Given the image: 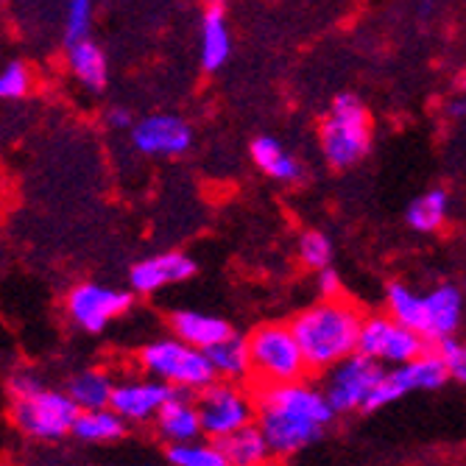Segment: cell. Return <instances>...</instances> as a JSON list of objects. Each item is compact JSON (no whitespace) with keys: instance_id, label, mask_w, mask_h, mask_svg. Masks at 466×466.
<instances>
[{"instance_id":"obj_25","label":"cell","mask_w":466,"mask_h":466,"mask_svg":"<svg viewBox=\"0 0 466 466\" xmlns=\"http://www.w3.org/2000/svg\"><path fill=\"white\" fill-rule=\"evenodd\" d=\"M67 394L73 397V402L81 410L90 408H109L112 405V394H115V380L101 371V369H87L76 374L67 383Z\"/></svg>"},{"instance_id":"obj_4","label":"cell","mask_w":466,"mask_h":466,"mask_svg":"<svg viewBox=\"0 0 466 466\" xmlns=\"http://www.w3.org/2000/svg\"><path fill=\"white\" fill-rule=\"evenodd\" d=\"M371 146V120L363 104L344 93L338 96L321 123V151L332 167H352Z\"/></svg>"},{"instance_id":"obj_21","label":"cell","mask_w":466,"mask_h":466,"mask_svg":"<svg viewBox=\"0 0 466 466\" xmlns=\"http://www.w3.org/2000/svg\"><path fill=\"white\" fill-rule=\"evenodd\" d=\"M209 363H213L216 374L224 380H243L251 374V355H248V338H240L235 332H229L224 341L213 344L209 350H204Z\"/></svg>"},{"instance_id":"obj_1","label":"cell","mask_w":466,"mask_h":466,"mask_svg":"<svg viewBox=\"0 0 466 466\" xmlns=\"http://www.w3.org/2000/svg\"><path fill=\"white\" fill-rule=\"evenodd\" d=\"M363 321L366 316L358 305L335 296V299H321L319 305L302 310L290 327L305 350L310 371H327L358 352Z\"/></svg>"},{"instance_id":"obj_14","label":"cell","mask_w":466,"mask_h":466,"mask_svg":"<svg viewBox=\"0 0 466 466\" xmlns=\"http://www.w3.org/2000/svg\"><path fill=\"white\" fill-rule=\"evenodd\" d=\"M196 274V263L182 251H165L157 254V258H148L137 266H132L129 271V282L132 290L146 296L154 293L165 285H174V282H185Z\"/></svg>"},{"instance_id":"obj_6","label":"cell","mask_w":466,"mask_h":466,"mask_svg":"<svg viewBox=\"0 0 466 466\" xmlns=\"http://www.w3.org/2000/svg\"><path fill=\"white\" fill-rule=\"evenodd\" d=\"M196 405L201 413V431L213 441L251 425L254 416H258L254 400L238 386H232V380H227V383H209L204 391L196 394Z\"/></svg>"},{"instance_id":"obj_30","label":"cell","mask_w":466,"mask_h":466,"mask_svg":"<svg viewBox=\"0 0 466 466\" xmlns=\"http://www.w3.org/2000/svg\"><path fill=\"white\" fill-rule=\"evenodd\" d=\"M90 25H93V0H70L65 17V42L90 36Z\"/></svg>"},{"instance_id":"obj_26","label":"cell","mask_w":466,"mask_h":466,"mask_svg":"<svg viewBox=\"0 0 466 466\" xmlns=\"http://www.w3.org/2000/svg\"><path fill=\"white\" fill-rule=\"evenodd\" d=\"M447 213H450V196H447V190L436 187V190H428L410 201L405 221L416 232H436L444 227Z\"/></svg>"},{"instance_id":"obj_32","label":"cell","mask_w":466,"mask_h":466,"mask_svg":"<svg viewBox=\"0 0 466 466\" xmlns=\"http://www.w3.org/2000/svg\"><path fill=\"white\" fill-rule=\"evenodd\" d=\"M316 288H319L321 299H335V296H341V279H338V274L329 266L316 274Z\"/></svg>"},{"instance_id":"obj_31","label":"cell","mask_w":466,"mask_h":466,"mask_svg":"<svg viewBox=\"0 0 466 466\" xmlns=\"http://www.w3.org/2000/svg\"><path fill=\"white\" fill-rule=\"evenodd\" d=\"M439 350L450 363L452 380H458L461 386H466V344H458L455 338H444V341H439Z\"/></svg>"},{"instance_id":"obj_2","label":"cell","mask_w":466,"mask_h":466,"mask_svg":"<svg viewBox=\"0 0 466 466\" xmlns=\"http://www.w3.org/2000/svg\"><path fill=\"white\" fill-rule=\"evenodd\" d=\"M140 369L157 380H165L167 386L185 391H204L209 383H216V369L209 363L207 352L182 341V338H159L140 350Z\"/></svg>"},{"instance_id":"obj_5","label":"cell","mask_w":466,"mask_h":466,"mask_svg":"<svg viewBox=\"0 0 466 466\" xmlns=\"http://www.w3.org/2000/svg\"><path fill=\"white\" fill-rule=\"evenodd\" d=\"M78 405L65 391L39 389L23 397H12V419L20 433L36 441H59L73 433V421L78 416Z\"/></svg>"},{"instance_id":"obj_28","label":"cell","mask_w":466,"mask_h":466,"mask_svg":"<svg viewBox=\"0 0 466 466\" xmlns=\"http://www.w3.org/2000/svg\"><path fill=\"white\" fill-rule=\"evenodd\" d=\"M299 258L308 268L321 271L332 263V243L324 232H305L299 238Z\"/></svg>"},{"instance_id":"obj_15","label":"cell","mask_w":466,"mask_h":466,"mask_svg":"<svg viewBox=\"0 0 466 466\" xmlns=\"http://www.w3.org/2000/svg\"><path fill=\"white\" fill-rule=\"evenodd\" d=\"M157 431L162 439H167L171 444L177 441H190L204 436L201 431V413L196 405V394L177 389L174 397L162 405V410L157 413Z\"/></svg>"},{"instance_id":"obj_34","label":"cell","mask_w":466,"mask_h":466,"mask_svg":"<svg viewBox=\"0 0 466 466\" xmlns=\"http://www.w3.org/2000/svg\"><path fill=\"white\" fill-rule=\"evenodd\" d=\"M447 109H450V115H452V117H466V93H463V96H458Z\"/></svg>"},{"instance_id":"obj_8","label":"cell","mask_w":466,"mask_h":466,"mask_svg":"<svg viewBox=\"0 0 466 466\" xmlns=\"http://www.w3.org/2000/svg\"><path fill=\"white\" fill-rule=\"evenodd\" d=\"M428 338L416 329L400 324L391 316H366L360 329L358 352L380 360V363H408L428 350Z\"/></svg>"},{"instance_id":"obj_13","label":"cell","mask_w":466,"mask_h":466,"mask_svg":"<svg viewBox=\"0 0 466 466\" xmlns=\"http://www.w3.org/2000/svg\"><path fill=\"white\" fill-rule=\"evenodd\" d=\"M174 386H167L165 380L146 377V380H120L115 383L112 408L126 421H151L162 410V405L174 397Z\"/></svg>"},{"instance_id":"obj_29","label":"cell","mask_w":466,"mask_h":466,"mask_svg":"<svg viewBox=\"0 0 466 466\" xmlns=\"http://www.w3.org/2000/svg\"><path fill=\"white\" fill-rule=\"evenodd\" d=\"M31 90V73L23 62H12L0 70V101L25 98Z\"/></svg>"},{"instance_id":"obj_22","label":"cell","mask_w":466,"mask_h":466,"mask_svg":"<svg viewBox=\"0 0 466 466\" xmlns=\"http://www.w3.org/2000/svg\"><path fill=\"white\" fill-rule=\"evenodd\" d=\"M126 433V419L109 405V408H90V410H78L73 421V436L81 441H115Z\"/></svg>"},{"instance_id":"obj_19","label":"cell","mask_w":466,"mask_h":466,"mask_svg":"<svg viewBox=\"0 0 466 466\" xmlns=\"http://www.w3.org/2000/svg\"><path fill=\"white\" fill-rule=\"evenodd\" d=\"M171 329L182 341L198 347V350H209L213 344L224 341V338L232 332V327L218 319V316H207V313H196V310H179L171 316Z\"/></svg>"},{"instance_id":"obj_3","label":"cell","mask_w":466,"mask_h":466,"mask_svg":"<svg viewBox=\"0 0 466 466\" xmlns=\"http://www.w3.org/2000/svg\"><path fill=\"white\" fill-rule=\"evenodd\" d=\"M251 374L263 383H293L310 371L305 350L290 324H263L248 335Z\"/></svg>"},{"instance_id":"obj_11","label":"cell","mask_w":466,"mask_h":466,"mask_svg":"<svg viewBox=\"0 0 466 466\" xmlns=\"http://www.w3.org/2000/svg\"><path fill=\"white\" fill-rule=\"evenodd\" d=\"M254 405H271V408L302 413V416L316 419L324 428L335 416V408L329 405L327 394L305 383V380H293V383H263L254 391Z\"/></svg>"},{"instance_id":"obj_33","label":"cell","mask_w":466,"mask_h":466,"mask_svg":"<svg viewBox=\"0 0 466 466\" xmlns=\"http://www.w3.org/2000/svg\"><path fill=\"white\" fill-rule=\"evenodd\" d=\"M106 123L112 126V129H132V112L123 109V106H115L106 112Z\"/></svg>"},{"instance_id":"obj_27","label":"cell","mask_w":466,"mask_h":466,"mask_svg":"<svg viewBox=\"0 0 466 466\" xmlns=\"http://www.w3.org/2000/svg\"><path fill=\"white\" fill-rule=\"evenodd\" d=\"M167 461L177 466H229L221 447L209 439H190V441H177L167 447Z\"/></svg>"},{"instance_id":"obj_17","label":"cell","mask_w":466,"mask_h":466,"mask_svg":"<svg viewBox=\"0 0 466 466\" xmlns=\"http://www.w3.org/2000/svg\"><path fill=\"white\" fill-rule=\"evenodd\" d=\"M232 51L224 0H209L201 17V65L204 70H218Z\"/></svg>"},{"instance_id":"obj_24","label":"cell","mask_w":466,"mask_h":466,"mask_svg":"<svg viewBox=\"0 0 466 466\" xmlns=\"http://www.w3.org/2000/svg\"><path fill=\"white\" fill-rule=\"evenodd\" d=\"M251 159L258 162L260 171H266L277 182H299L302 165L293 154H288L274 137H258L251 143Z\"/></svg>"},{"instance_id":"obj_35","label":"cell","mask_w":466,"mask_h":466,"mask_svg":"<svg viewBox=\"0 0 466 466\" xmlns=\"http://www.w3.org/2000/svg\"><path fill=\"white\" fill-rule=\"evenodd\" d=\"M461 90H463V93H466V76H463V78H461Z\"/></svg>"},{"instance_id":"obj_23","label":"cell","mask_w":466,"mask_h":466,"mask_svg":"<svg viewBox=\"0 0 466 466\" xmlns=\"http://www.w3.org/2000/svg\"><path fill=\"white\" fill-rule=\"evenodd\" d=\"M386 305H389V316L397 319L400 324L416 329L419 335L428 338V299L421 293H416L413 288L394 282L386 290Z\"/></svg>"},{"instance_id":"obj_10","label":"cell","mask_w":466,"mask_h":466,"mask_svg":"<svg viewBox=\"0 0 466 466\" xmlns=\"http://www.w3.org/2000/svg\"><path fill=\"white\" fill-rule=\"evenodd\" d=\"M129 308H132V293L96 282H84L73 288L67 296V310L73 321L87 332L106 329L115 319L129 313Z\"/></svg>"},{"instance_id":"obj_9","label":"cell","mask_w":466,"mask_h":466,"mask_svg":"<svg viewBox=\"0 0 466 466\" xmlns=\"http://www.w3.org/2000/svg\"><path fill=\"white\" fill-rule=\"evenodd\" d=\"M258 425L268 441L271 458L279 461H288L308 450L310 444H316L324 431V425H319L310 416L293 413L285 408H271V405H258Z\"/></svg>"},{"instance_id":"obj_7","label":"cell","mask_w":466,"mask_h":466,"mask_svg":"<svg viewBox=\"0 0 466 466\" xmlns=\"http://www.w3.org/2000/svg\"><path fill=\"white\" fill-rule=\"evenodd\" d=\"M383 374H386V369L380 366V360H374L363 352H352L341 363L327 369L324 394H327L329 405L335 408V413H350L355 408L363 410V402L369 400L371 389L380 383Z\"/></svg>"},{"instance_id":"obj_18","label":"cell","mask_w":466,"mask_h":466,"mask_svg":"<svg viewBox=\"0 0 466 466\" xmlns=\"http://www.w3.org/2000/svg\"><path fill=\"white\" fill-rule=\"evenodd\" d=\"M67 65L73 70V76L84 84L87 90L101 93L106 87L109 78V67H106V56L104 51L96 46L90 36L67 42Z\"/></svg>"},{"instance_id":"obj_12","label":"cell","mask_w":466,"mask_h":466,"mask_svg":"<svg viewBox=\"0 0 466 466\" xmlns=\"http://www.w3.org/2000/svg\"><path fill=\"white\" fill-rule=\"evenodd\" d=\"M132 140L146 157H182L193 146V132L177 115H148L135 123Z\"/></svg>"},{"instance_id":"obj_20","label":"cell","mask_w":466,"mask_h":466,"mask_svg":"<svg viewBox=\"0 0 466 466\" xmlns=\"http://www.w3.org/2000/svg\"><path fill=\"white\" fill-rule=\"evenodd\" d=\"M227 458L229 466H260L271 458V450H268V441L260 431V425H246L224 439L216 441Z\"/></svg>"},{"instance_id":"obj_16","label":"cell","mask_w":466,"mask_h":466,"mask_svg":"<svg viewBox=\"0 0 466 466\" xmlns=\"http://www.w3.org/2000/svg\"><path fill=\"white\" fill-rule=\"evenodd\" d=\"M428 299V341L439 344L444 338H452L463 319V293L461 288L444 282L425 293Z\"/></svg>"}]
</instances>
